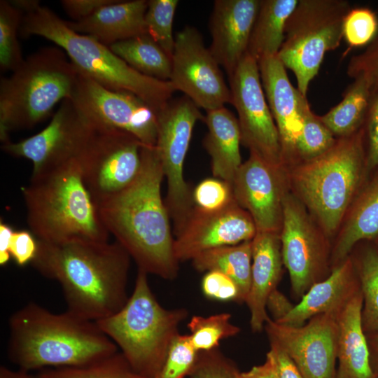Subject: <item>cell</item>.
<instances>
[{
  "label": "cell",
  "mask_w": 378,
  "mask_h": 378,
  "mask_svg": "<svg viewBox=\"0 0 378 378\" xmlns=\"http://www.w3.org/2000/svg\"><path fill=\"white\" fill-rule=\"evenodd\" d=\"M163 177L155 147L144 145L136 178L96 206L104 225L133 258L138 270L173 280L178 275L179 261L161 195Z\"/></svg>",
  "instance_id": "1"
},
{
  "label": "cell",
  "mask_w": 378,
  "mask_h": 378,
  "mask_svg": "<svg viewBox=\"0 0 378 378\" xmlns=\"http://www.w3.org/2000/svg\"><path fill=\"white\" fill-rule=\"evenodd\" d=\"M37 241L31 263L43 276L60 284L68 311L97 321L125 306L131 257L118 241Z\"/></svg>",
  "instance_id": "2"
},
{
  "label": "cell",
  "mask_w": 378,
  "mask_h": 378,
  "mask_svg": "<svg viewBox=\"0 0 378 378\" xmlns=\"http://www.w3.org/2000/svg\"><path fill=\"white\" fill-rule=\"evenodd\" d=\"M8 356L30 372L88 365L118 351L95 321L30 302L9 318Z\"/></svg>",
  "instance_id": "3"
},
{
  "label": "cell",
  "mask_w": 378,
  "mask_h": 378,
  "mask_svg": "<svg viewBox=\"0 0 378 378\" xmlns=\"http://www.w3.org/2000/svg\"><path fill=\"white\" fill-rule=\"evenodd\" d=\"M22 10L20 36H38L52 41L66 52L80 74L108 89L134 94L157 112L172 99L176 90L169 80L138 72L108 46L71 29L66 20L39 1H24Z\"/></svg>",
  "instance_id": "4"
},
{
  "label": "cell",
  "mask_w": 378,
  "mask_h": 378,
  "mask_svg": "<svg viewBox=\"0 0 378 378\" xmlns=\"http://www.w3.org/2000/svg\"><path fill=\"white\" fill-rule=\"evenodd\" d=\"M22 191L27 223L38 240L108 241L109 232L84 183L78 158L31 177Z\"/></svg>",
  "instance_id": "5"
},
{
  "label": "cell",
  "mask_w": 378,
  "mask_h": 378,
  "mask_svg": "<svg viewBox=\"0 0 378 378\" xmlns=\"http://www.w3.org/2000/svg\"><path fill=\"white\" fill-rule=\"evenodd\" d=\"M291 171L288 178L295 196L323 230L332 234L369 174L362 128L349 136L337 138L327 152L298 162Z\"/></svg>",
  "instance_id": "6"
},
{
  "label": "cell",
  "mask_w": 378,
  "mask_h": 378,
  "mask_svg": "<svg viewBox=\"0 0 378 378\" xmlns=\"http://www.w3.org/2000/svg\"><path fill=\"white\" fill-rule=\"evenodd\" d=\"M79 72L59 47L48 46L29 55L8 77L0 80V140L10 141L16 130L31 129L46 120L55 106L70 99Z\"/></svg>",
  "instance_id": "7"
},
{
  "label": "cell",
  "mask_w": 378,
  "mask_h": 378,
  "mask_svg": "<svg viewBox=\"0 0 378 378\" xmlns=\"http://www.w3.org/2000/svg\"><path fill=\"white\" fill-rule=\"evenodd\" d=\"M147 275L138 270L133 293L125 306L95 322L120 349L136 373L155 378L179 335V324L187 317L188 311L162 307L150 288Z\"/></svg>",
  "instance_id": "8"
},
{
  "label": "cell",
  "mask_w": 378,
  "mask_h": 378,
  "mask_svg": "<svg viewBox=\"0 0 378 378\" xmlns=\"http://www.w3.org/2000/svg\"><path fill=\"white\" fill-rule=\"evenodd\" d=\"M351 9L346 0H298L288 18L277 56L294 74L302 95L307 97L326 53L340 46L344 19Z\"/></svg>",
  "instance_id": "9"
},
{
  "label": "cell",
  "mask_w": 378,
  "mask_h": 378,
  "mask_svg": "<svg viewBox=\"0 0 378 378\" xmlns=\"http://www.w3.org/2000/svg\"><path fill=\"white\" fill-rule=\"evenodd\" d=\"M204 118L200 108L185 95L171 99L158 111L155 147L167 179L164 202L174 236L183 229L193 209L192 190L184 179L183 165L194 126Z\"/></svg>",
  "instance_id": "10"
},
{
  "label": "cell",
  "mask_w": 378,
  "mask_h": 378,
  "mask_svg": "<svg viewBox=\"0 0 378 378\" xmlns=\"http://www.w3.org/2000/svg\"><path fill=\"white\" fill-rule=\"evenodd\" d=\"M96 127L71 99H66L43 130L20 141L2 144L1 148L8 155L31 161V177H36L78 158Z\"/></svg>",
  "instance_id": "11"
},
{
  "label": "cell",
  "mask_w": 378,
  "mask_h": 378,
  "mask_svg": "<svg viewBox=\"0 0 378 378\" xmlns=\"http://www.w3.org/2000/svg\"><path fill=\"white\" fill-rule=\"evenodd\" d=\"M143 146L126 132L97 125L78 157L84 183L95 204L136 178L141 167Z\"/></svg>",
  "instance_id": "12"
},
{
  "label": "cell",
  "mask_w": 378,
  "mask_h": 378,
  "mask_svg": "<svg viewBox=\"0 0 378 378\" xmlns=\"http://www.w3.org/2000/svg\"><path fill=\"white\" fill-rule=\"evenodd\" d=\"M229 83L230 104L238 115L241 144L268 164L284 168L279 136L262 88L258 61L247 53Z\"/></svg>",
  "instance_id": "13"
},
{
  "label": "cell",
  "mask_w": 378,
  "mask_h": 378,
  "mask_svg": "<svg viewBox=\"0 0 378 378\" xmlns=\"http://www.w3.org/2000/svg\"><path fill=\"white\" fill-rule=\"evenodd\" d=\"M171 60L169 81L199 108L209 111L231 103L220 66L195 27L186 26L176 34Z\"/></svg>",
  "instance_id": "14"
},
{
  "label": "cell",
  "mask_w": 378,
  "mask_h": 378,
  "mask_svg": "<svg viewBox=\"0 0 378 378\" xmlns=\"http://www.w3.org/2000/svg\"><path fill=\"white\" fill-rule=\"evenodd\" d=\"M70 99L97 125L126 132L144 146H155L158 112L134 94L108 89L79 73Z\"/></svg>",
  "instance_id": "15"
},
{
  "label": "cell",
  "mask_w": 378,
  "mask_h": 378,
  "mask_svg": "<svg viewBox=\"0 0 378 378\" xmlns=\"http://www.w3.org/2000/svg\"><path fill=\"white\" fill-rule=\"evenodd\" d=\"M265 326L270 342L286 352L302 378H335L337 316L321 314L299 327L279 324L268 317Z\"/></svg>",
  "instance_id": "16"
},
{
  "label": "cell",
  "mask_w": 378,
  "mask_h": 378,
  "mask_svg": "<svg viewBox=\"0 0 378 378\" xmlns=\"http://www.w3.org/2000/svg\"><path fill=\"white\" fill-rule=\"evenodd\" d=\"M280 240L283 264L289 272L292 289L298 297H302L320 281L327 250L304 204L288 192L283 202Z\"/></svg>",
  "instance_id": "17"
},
{
  "label": "cell",
  "mask_w": 378,
  "mask_h": 378,
  "mask_svg": "<svg viewBox=\"0 0 378 378\" xmlns=\"http://www.w3.org/2000/svg\"><path fill=\"white\" fill-rule=\"evenodd\" d=\"M288 183L286 169L272 166L254 153L241 164L232 187L237 203L249 214L257 231L280 233Z\"/></svg>",
  "instance_id": "18"
},
{
  "label": "cell",
  "mask_w": 378,
  "mask_h": 378,
  "mask_svg": "<svg viewBox=\"0 0 378 378\" xmlns=\"http://www.w3.org/2000/svg\"><path fill=\"white\" fill-rule=\"evenodd\" d=\"M256 232L252 218L237 203L214 212L193 207L184 227L175 236L174 253L179 262L192 260L211 248L252 240Z\"/></svg>",
  "instance_id": "19"
},
{
  "label": "cell",
  "mask_w": 378,
  "mask_h": 378,
  "mask_svg": "<svg viewBox=\"0 0 378 378\" xmlns=\"http://www.w3.org/2000/svg\"><path fill=\"white\" fill-rule=\"evenodd\" d=\"M258 62L262 88L279 136L283 165L288 169L298 162L296 144L307 98L291 84L277 55L262 57Z\"/></svg>",
  "instance_id": "20"
},
{
  "label": "cell",
  "mask_w": 378,
  "mask_h": 378,
  "mask_svg": "<svg viewBox=\"0 0 378 378\" xmlns=\"http://www.w3.org/2000/svg\"><path fill=\"white\" fill-rule=\"evenodd\" d=\"M260 0H216L210 18L209 49L230 78L248 53Z\"/></svg>",
  "instance_id": "21"
},
{
  "label": "cell",
  "mask_w": 378,
  "mask_h": 378,
  "mask_svg": "<svg viewBox=\"0 0 378 378\" xmlns=\"http://www.w3.org/2000/svg\"><path fill=\"white\" fill-rule=\"evenodd\" d=\"M360 289L354 263L347 258L332 270L327 279L312 286L298 304L274 321L299 327L307 320L321 314L338 316L349 300Z\"/></svg>",
  "instance_id": "22"
},
{
  "label": "cell",
  "mask_w": 378,
  "mask_h": 378,
  "mask_svg": "<svg viewBox=\"0 0 378 378\" xmlns=\"http://www.w3.org/2000/svg\"><path fill=\"white\" fill-rule=\"evenodd\" d=\"M251 243V281L245 302L251 313V330L260 332L269 317L266 312L267 300L276 290L281 274L280 233L257 231Z\"/></svg>",
  "instance_id": "23"
},
{
  "label": "cell",
  "mask_w": 378,
  "mask_h": 378,
  "mask_svg": "<svg viewBox=\"0 0 378 378\" xmlns=\"http://www.w3.org/2000/svg\"><path fill=\"white\" fill-rule=\"evenodd\" d=\"M147 7L146 0H115L87 18L76 22L66 21V23L76 32L110 46L116 42L147 34L145 23Z\"/></svg>",
  "instance_id": "24"
},
{
  "label": "cell",
  "mask_w": 378,
  "mask_h": 378,
  "mask_svg": "<svg viewBox=\"0 0 378 378\" xmlns=\"http://www.w3.org/2000/svg\"><path fill=\"white\" fill-rule=\"evenodd\" d=\"M363 295L360 289L337 316L338 368L335 378H375L362 325Z\"/></svg>",
  "instance_id": "25"
},
{
  "label": "cell",
  "mask_w": 378,
  "mask_h": 378,
  "mask_svg": "<svg viewBox=\"0 0 378 378\" xmlns=\"http://www.w3.org/2000/svg\"><path fill=\"white\" fill-rule=\"evenodd\" d=\"M208 132L203 145L211 157L214 177L232 185L241 167L240 130L236 116L225 106L206 111Z\"/></svg>",
  "instance_id": "26"
},
{
  "label": "cell",
  "mask_w": 378,
  "mask_h": 378,
  "mask_svg": "<svg viewBox=\"0 0 378 378\" xmlns=\"http://www.w3.org/2000/svg\"><path fill=\"white\" fill-rule=\"evenodd\" d=\"M366 179L347 211V218L333 249L334 261L341 262L362 240L378 238V167Z\"/></svg>",
  "instance_id": "27"
},
{
  "label": "cell",
  "mask_w": 378,
  "mask_h": 378,
  "mask_svg": "<svg viewBox=\"0 0 378 378\" xmlns=\"http://www.w3.org/2000/svg\"><path fill=\"white\" fill-rule=\"evenodd\" d=\"M298 0H260L248 54L257 61L277 55L284 40L286 23Z\"/></svg>",
  "instance_id": "28"
},
{
  "label": "cell",
  "mask_w": 378,
  "mask_h": 378,
  "mask_svg": "<svg viewBox=\"0 0 378 378\" xmlns=\"http://www.w3.org/2000/svg\"><path fill=\"white\" fill-rule=\"evenodd\" d=\"M192 262L199 272L216 270L229 276L238 286L241 302L246 301L251 281V240L205 251Z\"/></svg>",
  "instance_id": "29"
},
{
  "label": "cell",
  "mask_w": 378,
  "mask_h": 378,
  "mask_svg": "<svg viewBox=\"0 0 378 378\" xmlns=\"http://www.w3.org/2000/svg\"><path fill=\"white\" fill-rule=\"evenodd\" d=\"M371 88L362 78L354 79L343 99L326 113L319 115L322 122L338 138L353 135L365 122Z\"/></svg>",
  "instance_id": "30"
},
{
  "label": "cell",
  "mask_w": 378,
  "mask_h": 378,
  "mask_svg": "<svg viewBox=\"0 0 378 378\" xmlns=\"http://www.w3.org/2000/svg\"><path fill=\"white\" fill-rule=\"evenodd\" d=\"M108 47L138 72L153 78L169 80L171 57L148 34L120 41Z\"/></svg>",
  "instance_id": "31"
},
{
  "label": "cell",
  "mask_w": 378,
  "mask_h": 378,
  "mask_svg": "<svg viewBox=\"0 0 378 378\" xmlns=\"http://www.w3.org/2000/svg\"><path fill=\"white\" fill-rule=\"evenodd\" d=\"M35 375L36 378H146L136 373L118 351L88 365L47 368Z\"/></svg>",
  "instance_id": "32"
},
{
  "label": "cell",
  "mask_w": 378,
  "mask_h": 378,
  "mask_svg": "<svg viewBox=\"0 0 378 378\" xmlns=\"http://www.w3.org/2000/svg\"><path fill=\"white\" fill-rule=\"evenodd\" d=\"M358 275L363 300V330L378 334V250L375 247L368 246L362 253Z\"/></svg>",
  "instance_id": "33"
},
{
  "label": "cell",
  "mask_w": 378,
  "mask_h": 378,
  "mask_svg": "<svg viewBox=\"0 0 378 378\" xmlns=\"http://www.w3.org/2000/svg\"><path fill=\"white\" fill-rule=\"evenodd\" d=\"M23 13L10 1H0V69L12 72L23 62L18 41Z\"/></svg>",
  "instance_id": "34"
},
{
  "label": "cell",
  "mask_w": 378,
  "mask_h": 378,
  "mask_svg": "<svg viewBox=\"0 0 378 378\" xmlns=\"http://www.w3.org/2000/svg\"><path fill=\"white\" fill-rule=\"evenodd\" d=\"M336 141L337 138L307 103L304 108L302 127L296 144L298 162L321 155L330 149Z\"/></svg>",
  "instance_id": "35"
},
{
  "label": "cell",
  "mask_w": 378,
  "mask_h": 378,
  "mask_svg": "<svg viewBox=\"0 0 378 378\" xmlns=\"http://www.w3.org/2000/svg\"><path fill=\"white\" fill-rule=\"evenodd\" d=\"M230 317L228 313L209 316H192L188 327L195 349L201 351L218 348L221 340L238 334L240 328L230 322Z\"/></svg>",
  "instance_id": "36"
},
{
  "label": "cell",
  "mask_w": 378,
  "mask_h": 378,
  "mask_svg": "<svg viewBox=\"0 0 378 378\" xmlns=\"http://www.w3.org/2000/svg\"><path fill=\"white\" fill-rule=\"evenodd\" d=\"M178 4V0H150L145 15L147 34L171 58L175 44L173 21Z\"/></svg>",
  "instance_id": "37"
},
{
  "label": "cell",
  "mask_w": 378,
  "mask_h": 378,
  "mask_svg": "<svg viewBox=\"0 0 378 378\" xmlns=\"http://www.w3.org/2000/svg\"><path fill=\"white\" fill-rule=\"evenodd\" d=\"M192 198L193 207L204 212L220 211L237 203L232 185L215 177L200 181L192 190Z\"/></svg>",
  "instance_id": "38"
},
{
  "label": "cell",
  "mask_w": 378,
  "mask_h": 378,
  "mask_svg": "<svg viewBox=\"0 0 378 378\" xmlns=\"http://www.w3.org/2000/svg\"><path fill=\"white\" fill-rule=\"evenodd\" d=\"M197 354L190 335L179 334L171 345L164 363L155 378H186L195 365Z\"/></svg>",
  "instance_id": "39"
},
{
  "label": "cell",
  "mask_w": 378,
  "mask_h": 378,
  "mask_svg": "<svg viewBox=\"0 0 378 378\" xmlns=\"http://www.w3.org/2000/svg\"><path fill=\"white\" fill-rule=\"evenodd\" d=\"M378 18L370 8H351L347 13L343 26V38L351 47L369 44L377 36Z\"/></svg>",
  "instance_id": "40"
},
{
  "label": "cell",
  "mask_w": 378,
  "mask_h": 378,
  "mask_svg": "<svg viewBox=\"0 0 378 378\" xmlns=\"http://www.w3.org/2000/svg\"><path fill=\"white\" fill-rule=\"evenodd\" d=\"M188 378H242L236 364L218 348L198 351Z\"/></svg>",
  "instance_id": "41"
},
{
  "label": "cell",
  "mask_w": 378,
  "mask_h": 378,
  "mask_svg": "<svg viewBox=\"0 0 378 378\" xmlns=\"http://www.w3.org/2000/svg\"><path fill=\"white\" fill-rule=\"evenodd\" d=\"M346 73L353 79L365 80L371 90L378 88V34L362 52L350 59Z\"/></svg>",
  "instance_id": "42"
},
{
  "label": "cell",
  "mask_w": 378,
  "mask_h": 378,
  "mask_svg": "<svg viewBox=\"0 0 378 378\" xmlns=\"http://www.w3.org/2000/svg\"><path fill=\"white\" fill-rule=\"evenodd\" d=\"M368 172L378 167V88L371 90L368 108L362 127Z\"/></svg>",
  "instance_id": "43"
},
{
  "label": "cell",
  "mask_w": 378,
  "mask_h": 378,
  "mask_svg": "<svg viewBox=\"0 0 378 378\" xmlns=\"http://www.w3.org/2000/svg\"><path fill=\"white\" fill-rule=\"evenodd\" d=\"M202 289L204 295L210 299L241 302L240 293L236 283L220 272H206L202 278Z\"/></svg>",
  "instance_id": "44"
},
{
  "label": "cell",
  "mask_w": 378,
  "mask_h": 378,
  "mask_svg": "<svg viewBox=\"0 0 378 378\" xmlns=\"http://www.w3.org/2000/svg\"><path fill=\"white\" fill-rule=\"evenodd\" d=\"M37 251L38 241L32 233L27 230L14 231L10 245V254L19 266L31 262Z\"/></svg>",
  "instance_id": "45"
},
{
  "label": "cell",
  "mask_w": 378,
  "mask_h": 378,
  "mask_svg": "<svg viewBox=\"0 0 378 378\" xmlns=\"http://www.w3.org/2000/svg\"><path fill=\"white\" fill-rule=\"evenodd\" d=\"M115 0H62L61 5L67 14L76 22L87 18L104 6Z\"/></svg>",
  "instance_id": "46"
},
{
  "label": "cell",
  "mask_w": 378,
  "mask_h": 378,
  "mask_svg": "<svg viewBox=\"0 0 378 378\" xmlns=\"http://www.w3.org/2000/svg\"><path fill=\"white\" fill-rule=\"evenodd\" d=\"M270 343V351L275 359L279 378H302L297 366L286 352L275 342Z\"/></svg>",
  "instance_id": "47"
},
{
  "label": "cell",
  "mask_w": 378,
  "mask_h": 378,
  "mask_svg": "<svg viewBox=\"0 0 378 378\" xmlns=\"http://www.w3.org/2000/svg\"><path fill=\"white\" fill-rule=\"evenodd\" d=\"M242 378H279L275 359L269 351L265 361L259 365L251 368L246 372H241Z\"/></svg>",
  "instance_id": "48"
},
{
  "label": "cell",
  "mask_w": 378,
  "mask_h": 378,
  "mask_svg": "<svg viewBox=\"0 0 378 378\" xmlns=\"http://www.w3.org/2000/svg\"><path fill=\"white\" fill-rule=\"evenodd\" d=\"M267 307L274 316V321L283 317L293 307L286 298L276 289L270 295Z\"/></svg>",
  "instance_id": "49"
},
{
  "label": "cell",
  "mask_w": 378,
  "mask_h": 378,
  "mask_svg": "<svg viewBox=\"0 0 378 378\" xmlns=\"http://www.w3.org/2000/svg\"><path fill=\"white\" fill-rule=\"evenodd\" d=\"M14 230L2 220L0 222V265H6L11 258L10 245Z\"/></svg>",
  "instance_id": "50"
},
{
  "label": "cell",
  "mask_w": 378,
  "mask_h": 378,
  "mask_svg": "<svg viewBox=\"0 0 378 378\" xmlns=\"http://www.w3.org/2000/svg\"><path fill=\"white\" fill-rule=\"evenodd\" d=\"M0 378H36V375H33L27 370L22 369L13 370L1 365L0 368Z\"/></svg>",
  "instance_id": "51"
},
{
  "label": "cell",
  "mask_w": 378,
  "mask_h": 378,
  "mask_svg": "<svg viewBox=\"0 0 378 378\" xmlns=\"http://www.w3.org/2000/svg\"><path fill=\"white\" fill-rule=\"evenodd\" d=\"M372 341L373 347L370 351V361L375 378H378V334H374Z\"/></svg>",
  "instance_id": "52"
}]
</instances>
